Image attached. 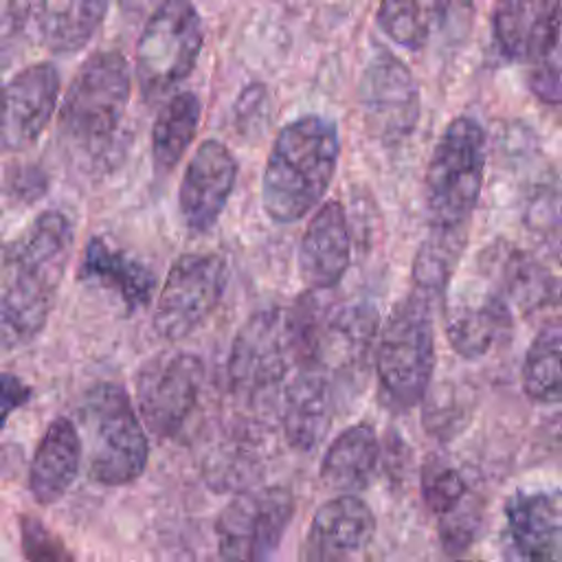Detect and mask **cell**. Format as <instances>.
I'll return each mask as SVG.
<instances>
[{
	"instance_id": "6da1fadb",
	"label": "cell",
	"mask_w": 562,
	"mask_h": 562,
	"mask_svg": "<svg viewBox=\"0 0 562 562\" xmlns=\"http://www.w3.org/2000/svg\"><path fill=\"white\" fill-rule=\"evenodd\" d=\"M70 248L72 226L59 211L42 213L7 246L0 270L2 345H24L44 329Z\"/></svg>"
},
{
	"instance_id": "7a4b0ae2",
	"label": "cell",
	"mask_w": 562,
	"mask_h": 562,
	"mask_svg": "<svg viewBox=\"0 0 562 562\" xmlns=\"http://www.w3.org/2000/svg\"><path fill=\"white\" fill-rule=\"evenodd\" d=\"M340 154L338 127L305 114L281 127L261 178V204L279 224L305 217L327 193Z\"/></svg>"
},
{
	"instance_id": "3957f363",
	"label": "cell",
	"mask_w": 562,
	"mask_h": 562,
	"mask_svg": "<svg viewBox=\"0 0 562 562\" xmlns=\"http://www.w3.org/2000/svg\"><path fill=\"white\" fill-rule=\"evenodd\" d=\"M435 369L432 307L408 294L389 314L375 349V371L384 406L411 411L430 384Z\"/></svg>"
},
{
	"instance_id": "277c9868",
	"label": "cell",
	"mask_w": 562,
	"mask_h": 562,
	"mask_svg": "<svg viewBox=\"0 0 562 562\" xmlns=\"http://www.w3.org/2000/svg\"><path fill=\"white\" fill-rule=\"evenodd\" d=\"M485 132L472 116L452 119L441 132L426 169L430 226L468 228L485 171Z\"/></svg>"
},
{
	"instance_id": "5b68a950",
	"label": "cell",
	"mask_w": 562,
	"mask_h": 562,
	"mask_svg": "<svg viewBox=\"0 0 562 562\" xmlns=\"http://www.w3.org/2000/svg\"><path fill=\"white\" fill-rule=\"evenodd\" d=\"M88 430V470L97 483L127 485L136 481L149 457L147 435L121 384H97L81 404Z\"/></svg>"
},
{
	"instance_id": "8992f818",
	"label": "cell",
	"mask_w": 562,
	"mask_h": 562,
	"mask_svg": "<svg viewBox=\"0 0 562 562\" xmlns=\"http://www.w3.org/2000/svg\"><path fill=\"white\" fill-rule=\"evenodd\" d=\"M132 92V72L119 50H97L72 77L59 110V130L75 143L97 147L116 134Z\"/></svg>"
},
{
	"instance_id": "52a82bcc",
	"label": "cell",
	"mask_w": 562,
	"mask_h": 562,
	"mask_svg": "<svg viewBox=\"0 0 562 562\" xmlns=\"http://www.w3.org/2000/svg\"><path fill=\"white\" fill-rule=\"evenodd\" d=\"M202 37V20L191 2L167 0L151 11L136 44V77L145 97H158L189 77Z\"/></svg>"
},
{
	"instance_id": "ba28073f",
	"label": "cell",
	"mask_w": 562,
	"mask_h": 562,
	"mask_svg": "<svg viewBox=\"0 0 562 562\" xmlns=\"http://www.w3.org/2000/svg\"><path fill=\"white\" fill-rule=\"evenodd\" d=\"M294 514V496L281 485L246 490L217 516L215 533L224 562H268Z\"/></svg>"
},
{
	"instance_id": "9c48e42d",
	"label": "cell",
	"mask_w": 562,
	"mask_h": 562,
	"mask_svg": "<svg viewBox=\"0 0 562 562\" xmlns=\"http://www.w3.org/2000/svg\"><path fill=\"white\" fill-rule=\"evenodd\" d=\"M226 288V261L215 252L180 255L158 292L154 327L167 340L193 334L217 307Z\"/></svg>"
},
{
	"instance_id": "30bf717a",
	"label": "cell",
	"mask_w": 562,
	"mask_h": 562,
	"mask_svg": "<svg viewBox=\"0 0 562 562\" xmlns=\"http://www.w3.org/2000/svg\"><path fill=\"white\" fill-rule=\"evenodd\" d=\"M290 364H299V351L288 310L268 307L252 314L237 331L226 373L237 395L257 397L277 386Z\"/></svg>"
},
{
	"instance_id": "8fae6325",
	"label": "cell",
	"mask_w": 562,
	"mask_h": 562,
	"mask_svg": "<svg viewBox=\"0 0 562 562\" xmlns=\"http://www.w3.org/2000/svg\"><path fill=\"white\" fill-rule=\"evenodd\" d=\"M204 384V364L187 351H160L136 373L138 413L151 435L173 437L191 417Z\"/></svg>"
},
{
	"instance_id": "7c38bea8",
	"label": "cell",
	"mask_w": 562,
	"mask_h": 562,
	"mask_svg": "<svg viewBox=\"0 0 562 562\" xmlns=\"http://www.w3.org/2000/svg\"><path fill=\"white\" fill-rule=\"evenodd\" d=\"M364 121L384 143L406 138L419 119V88L411 68L391 50H378L358 88Z\"/></svg>"
},
{
	"instance_id": "4fadbf2b",
	"label": "cell",
	"mask_w": 562,
	"mask_h": 562,
	"mask_svg": "<svg viewBox=\"0 0 562 562\" xmlns=\"http://www.w3.org/2000/svg\"><path fill=\"white\" fill-rule=\"evenodd\" d=\"M59 97V72L53 64H33L13 75L0 90V145L20 151L31 147L50 121Z\"/></svg>"
},
{
	"instance_id": "5bb4252c",
	"label": "cell",
	"mask_w": 562,
	"mask_h": 562,
	"mask_svg": "<svg viewBox=\"0 0 562 562\" xmlns=\"http://www.w3.org/2000/svg\"><path fill=\"white\" fill-rule=\"evenodd\" d=\"M503 551L507 562H562V509L555 490L507 498Z\"/></svg>"
},
{
	"instance_id": "9a60e30c",
	"label": "cell",
	"mask_w": 562,
	"mask_h": 562,
	"mask_svg": "<svg viewBox=\"0 0 562 562\" xmlns=\"http://www.w3.org/2000/svg\"><path fill=\"white\" fill-rule=\"evenodd\" d=\"M237 180V160L215 140H202L193 151L178 193L180 215L189 231L206 233L220 220Z\"/></svg>"
},
{
	"instance_id": "2e32d148",
	"label": "cell",
	"mask_w": 562,
	"mask_h": 562,
	"mask_svg": "<svg viewBox=\"0 0 562 562\" xmlns=\"http://www.w3.org/2000/svg\"><path fill=\"white\" fill-rule=\"evenodd\" d=\"M446 336L452 349L468 358H483L512 331V312L496 290L468 288L443 307Z\"/></svg>"
},
{
	"instance_id": "e0dca14e",
	"label": "cell",
	"mask_w": 562,
	"mask_h": 562,
	"mask_svg": "<svg viewBox=\"0 0 562 562\" xmlns=\"http://www.w3.org/2000/svg\"><path fill=\"white\" fill-rule=\"evenodd\" d=\"M375 536V516L356 494L323 503L307 529V562H347L362 553Z\"/></svg>"
},
{
	"instance_id": "ac0fdd59",
	"label": "cell",
	"mask_w": 562,
	"mask_h": 562,
	"mask_svg": "<svg viewBox=\"0 0 562 562\" xmlns=\"http://www.w3.org/2000/svg\"><path fill=\"white\" fill-rule=\"evenodd\" d=\"M494 37L501 53L516 61L540 64L558 55L560 2L558 0H509L496 7Z\"/></svg>"
},
{
	"instance_id": "d6986e66",
	"label": "cell",
	"mask_w": 562,
	"mask_h": 562,
	"mask_svg": "<svg viewBox=\"0 0 562 562\" xmlns=\"http://www.w3.org/2000/svg\"><path fill=\"white\" fill-rule=\"evenodd\" d=\"M299 272L312 290L334 288L349 268L351 233L345 206L325 202L310 220L299 244Z\"/></svg>"
},
{
	"instance_id": "ffe728a7",
	"label": "cell",
	"mask_w": 562,
	"mask_h": 562,
	"mask_svg": "<svg viewBox=\"0 0 562 562\" xmlns=\"http://www.w3.org/2000/svg\"><path fill=\"white\" fill-rule=\"evenodd\" d=\"M334 417V386L329 373L312 362L296 369L283 395V435L294 450L310 452L327 435Z\"/></svg>"
},
{
	"instance_id": "44dd1931",
	"label": "cell",
	"mask_w": 562,
	"mask_h": 562,
	"mask_svg": "<svg viewBox=\"0 0 562 562\" xmlns=\"http://www.w3.org/2000/svg\"><path fill=\"white\" fill-rule=\"evenodd\" d=\"M485 266L501 283L505 301H514L522 314L558 305V277L536 257L518 248H490Z\"/></svg>"
},
{
	"instance_id": "7402d4cb",
	"label": "cell",
	"mask_w": 562,
	"mask_h": 562,
	"mask_svg": "<svg viewBox=\"0 0 562 562\" xmlns=\"http://www.w3.org/2000/svg\"><path fill=\"white\" fill-rule=\"evenodd\" d=\"M81 463V437L75 424L57 417L42 437L31 463L29 485L37 503L59 501L72 485Z\"/></svg>"
},
{
	"instance_id": "603a6c76",
	"label": "cell",
	"mask_w": 562,
	"mask_h": 562,
	"mask_svg": "<svg viewBox=\"0 0 562 562\" xmlns=\"http://www.w3.org/2000/svg\"><path fill=\"white\" fill-rule=\"evenodd\" d=\"M79 277L83 281L112 288L130 310L145 307L156 290V277L143 261L112 248L101 237H92L88 241L79 266Z\"/></svg>"
},
{
	"instance_id": "cb8c5ba5",
	"label": "cell",
	"mask_w": 562,
	"mask_h": 562,
	"mask_svg": "<svg viewBox=\"0 0 562 562\" xmlns=\"http://www.w3.org/2000/svg\"><path fill=\"white\" fill-rule=\"evenodd\" d=\"M380 441L367 422L342 430L327 448L321 463V479L327 487L342 494L364 490L378 468Z\"/></svg>"
},
{
	"instance_id": "d4e9b609",
	"label": "cell",
	"mask_w": 562,
	"mask_h": 562,
	"mask_svg": "<svg viewBox=\"0 0 562 562\" xmlns=\"http://www.w3.org/2000/svg\"><path fill=\"white\" fill-rule=\"evenodd\" d=\"M468 228H437L430 226L426 239L419 244L413 261V296L435 307L461 259Z\"/></svg>"
},
{
	"instance_id": "484cf974",
	"label": "cell",
	"mask_w": 562,
	"mask_h": 562,
	"mask_svg": "<svg viewBox=\"0 0 562 562\" xmlns=\"http://www.w3.org/2000/svg\"><path fill=\"white\" fill-rule=\"evenodd\" d=\"M42 42L57 53H72L88 44L105 18L108 2L101 0H57L35 7Z\"/></svg>"
},
{
	"instance_id": "4316f807",
	"label": "cell",
	"mask_w": 562,
	"mask_h": 562,
	"mask_svg": "<svg viewBox=\"0 0 562 562\" xmlns=\"http://www.w3.org/2000/svg\"><path fill=\"white\" fill-rule=\"evenodd\" d=\"M202 105L195 92H176L156 114L151 127V158L160 173H169L195 138Z\"/></svg>"
},
{
	"instance_id": "83f0119b",
	"label": "cell",
	"mask_w": 562,
	"mask_h": 562,
	"mask_svg": "<svg viewBox=\"0 0 562 562\" xmlns=\"http://www.w3.org/2000/svg\"><path fill=\"white\" fill-rule=\"evenodd\" d=\"M560 321L551 318L531 340L522 362V389L525 393L544 404L560 402V351H562Z\"/></svg>"
},
{
	"instance_id": "f1b7e54d",
	"label": "cell",
	"mask_w": 562,
	"mask_h": 562,
	"mask_svg": "<svg viewBox=\"0 0 562 562\" xmlns=\"http://www.w3.org/2000/svg\"><path fill=\"white\" fill-rule=\"evenodd\" d=\"M448 4L441 2H404V0H389L382 2L378 9V26L397 44L406 48H422Z\"/></svg>"
},
{
	"instance_id": "f546056e",
	"label": "cell",
	"mask_w": 562,
	"mask_h": 562,
	"mask_svg": "<svg viewBox=\"0 0 562 562\" xmlns=\"http://www.w3.org/2000/svg\"><path fill=\"white\" fill-rule=\"evenodd\" d=\"M422 496L430 512L443 518L465 501L468 485L450 465L430 463L422 476Z\"/></svg>"
},
{
	"instance_id": "4dcf8cb0",
	"label": "cell",
	"mask_w": 562,
	"mask_h": 562,
	"mask_svg": "<svg viewBox=\"0 0 562 562\" xmlns=\"http://www.w3.org/2000/svg\"><path fill=\"white\" fill-rule=\"evenodd\" d=\"M22 551L26 562H75L66 544L37 518L22 516Z\"/></svg>"
},
{
	"instance_id": "1f68e13d",
	"label": "cell",
	"mask_w": 562,
	"mask_h": 562,
	"mask_svg": "<svg viewBox=\"0 0 562 562\" xmlns=\"http://www.w3.org/2000/svg\"><path fill=\"white\" fill-rule=\"evenodd\" d=\"M531 90L538 94L540 101L558 105L560 103V64L558 55L536 64L531 77H529Z\"/></svg>"
},
{
	"instance_id": "d6a6232c",
	"label": "cell",
	"mask_w": 562,
	"mask_h": 562,
	"mask_svg": "<svg viewBox=\"0 0 562 562\" xmlns=\"http://www.w3.org/2000/svg\"><path fill=\"white\" fill-rule=\"evenodd\" d=\"M29 386H24L15 375L0 378V428L4 426L7 417L29 400Z\"/></svg>"
},
{
	"instance_id": "836d02e7",
	"label": "cell",
	"mask_w": 562,
	"mask_h": 562,
	"mask_svg": "<svg viewBox=\"0 0 562 562\" xmlns=\"http://www.w3.org/2000/svg\"><path fill=\"white\" fill-rule=\"evenodd\" d=\"M22 4H2V15H0V46L11 42L13 33L20 29L22 24V15H13Z\"/></svg>"
},
{
	"instance_id": "e575fe53",
	"label": "cell",
	"mask_w": 562,
	"mask_h": 562,
	"mask_svg": "<svg viewBox=\"0 0 562 562\" xmlns=\"http://www.w3.org/2000/svg\"><path fill=\"white\" fill-rule=\"evenodd\" d=\"M457 562H472V560H457Z\"/></svg>"
}]
</instances>
